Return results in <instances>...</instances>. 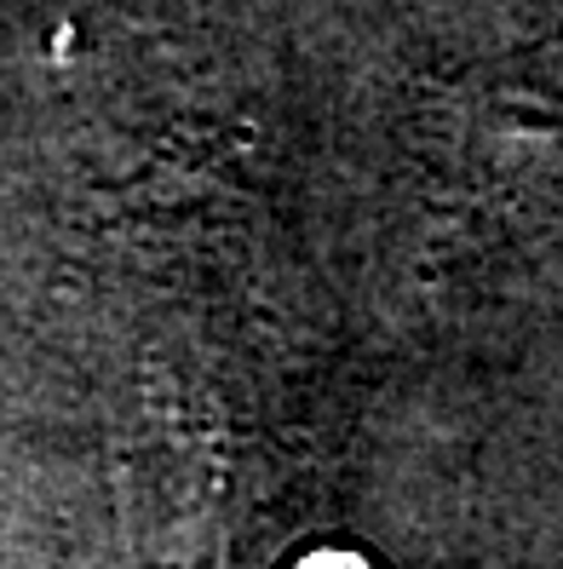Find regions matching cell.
Wrapping results in <instances>:
<instances>
[{
    "label": "cell",
    "instance_id": "obj_1",
    "mask_svg": "<svg viewBox=\"0 0 563 569\" xmlns=\"http://www.w3.org/2000/svg\"><path fill=\"white\" fill-rule=\"evenodd\" d=\"M311 569H356V563H311Z\"/></svg>",
    "mask_w": 563,
    "mask_h": 569
}]
</instances>
